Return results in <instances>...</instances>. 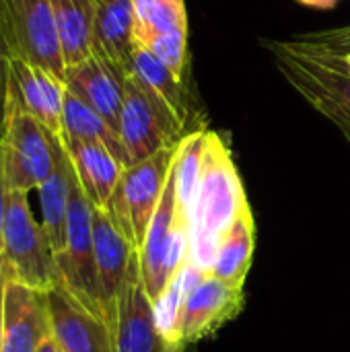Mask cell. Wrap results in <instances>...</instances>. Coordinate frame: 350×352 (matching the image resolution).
<instances>
[{"label":"cell","instance_id":"cell-27","mask_svg":"<svg viewBox=\"0 0 350 352\" xmlns=\"http://www.w3.org/2000/svg\"><path fill=\"white\" fill-rule=\"evenodd\" d=\"M291 39H295L299 43L314 45V47H318L326 54L338 56V58H347V54H350V25L340 27V29H328V31H311V33L295 35Z\"/></svg>","mask_w":350,"mask_h":352},{"label":"cell","instance_id":"cell-30","mask_svg":"<svg viewBox=\"0 0 350 352\" xmlns=\"http://www.w3.org/2000/svg\"><path fill=\"white\" fill-rule=\"evenodd\" d=\"M8 268L4 260L0 258V344H2V324H4V291H6V280H8Z\"/></svg>","mask_w":350,"mask_h":352},{"label":"cell","instance_id":"cell-18","mask_svg":"<svg viewBox=\"0 0 350 352\" xmlns=\"http://www.w3.org/2000/svg\"><path fill=\"white\" fill-rule=\"evenodd\" d=\"M124 82L126 76L95 54L68 68L64 76L66 89L91 105L118 134L124 103Z\"/></svg>","mask_w":350,"mask_h":352},{"label":"cell","instance_id":"cell-22","mask_svg":"<svg viewBox=\"0 0 350 352\" xmlns=\"http://www.w3.org/2000/svg\"><path fill=\"white\" fill-rule=\"evenodd\" d=\"M66 70L91 56L93 0H50Z\"/></svg>","mask_w":350,"mask_h":352},{"label":"cell","instance_id":"cell-28","mask_svg":"<svg viewBox=\"0 0 350 352\" xmlns=\"http://www.w3.org/2000/svg\"><path fill=\"white\" fill-rule=\"evenodd\" d=\"M8 58L10 50L0 33V134L6 124V78H8Z\"/></svg>","mask_w":350,"mask_h":352},{"label":"cell","instance_id":"cell-12","mask_svg":"<svg viewBox=\"0 0 350 352\" xmlns=\"http://www.w3.org/2000/svg\"><path fill=\"white\" fill-rule=\"evenodd\" d=\"M66 85L50 70L19 56L8 58L6 111L19 109L35 118L54 136H62Z\"/></svg>","mask_w":350,"mask_h":352},{"label":"cell","instance_id":"cell-7","mask_svg":"<svg viewBox=\"0 0 350 352\" xmlns=\"http://www.w3.org/2000/svg\"><path fill=\"white\" fill-rule=\"evenodd\" d=\"M62 287L89 311L105 320L93 243V204L85 196L76 173L70 186L66 245L56 256ZM107 322V320H105Z\"/></svg>","mask_w":350,"mask_h":352},{"label":"cell","instance_id":"cell-3","mask_svg":"<svg viewBox=\"0 0 350 352\" xmlns=\"http://www.w3.org/2000/svg\"><path fill=\"white\" fill-rule=\"evenodd\" d=\"M10 278L35 289L52 291L62 285L56 254L39 221H35L27 194L10 192L2 225V248Z\"/></svg>","mask_w":350,"mask_h":352},{"label":"cell","instance_id":"cell-19","mask_svg":"<svg viewBox=\"0 0 350 352\" xmlns=\"http://www.w3.org/2000/svg\"><path fill=\"white\" fill-rule=\"evenodd\" d=\"M62 146L72 163L76 179L93 204V208H105L113 190L126 169V165L103 144L85 142L74 138H60Z\"/></svg>","mask_w":350,"mask_h":352},{"label":"cell","instance_id":"cell-4","mask_svg":"<svg viewBox=\"0 0 350 352\" xmlns=\"http://www.w3.org/2000/svg\"><path fill=\"white\" fill-rule=\"evenodd\" d=\"M175 153L177 146H169L149 159L128 165L113 190V196L103 208L136 252L140 250L163 198Z\"/></svg>","mask_w":350,"mask_h":352},{"label":"cell","instance_id":"cell-25","mask_svg":"<svg viewBox=\"0 0 350 352\" xmlns=\"http://www.w3.org/2000/svg\"><path fill=\"white\" fill-rule=\"evenodd\" d=\"M134 35L138 43H146L161 33L188 29L184 0H134Z\"/></svg>","mask_w":350,"mask_h":352},{"label":"cell","instance_id":"cell-2","mask_svg":"<svg viewBox=\"0 0 350 352\" xmlns=\"http://www.w3.org/2000/svg\"><path fill=\"white\" fill-rule=\"evenodd\" d=\"M283 78L350 142V74L347 60L295 39H262Z\"/></svg>","mask_w":350,"mask_h":352},{"label":"cell","instance_id":"cell-9","mask_svg":"<svg viewBox=\"0 0 350 352\" xmlns=\"http://www.w3.org/2000/svg\"><path fill=\"white\" fill-rule=\"evenodd\" d=\"M0 33L10 50L64 80L66 64L50 0H0Z\"/></svg>","mask_w":350,"mask_h":352},{"label":"cell","instance_id":"cell-8","mask_svg":"<svg viewBox=\"0 0 350 352\" xmlns=\"http://www.w3.org/2000/svg\"><path fill=\"white\" fill-rule=\"evenodd\" d=\"M186 136L188 130L173 116V111L132 76H126L120 138L128 153L130 165L149 159L163 148L177 146Z\"/></svg>","mask_w":350,"mask_h":352},{"label":"cell","instance_id":"cell-17","mask_svg":"<svg viewBox=\"0 0 350 352\" xmlns=\"http://www.w3.org/2000/svg\"><path fill=\"white\" fill-rule=\"evenodd\" d=\"M134 27V0H93L91 54L128 76L136 45Z\"/></svg>","mask_w":350,"mask_h":352},{"label":"cell","instance_id":"cell-15","mask_svg":"<svg viewBox=\"0 0 350 352\" xmlns=\"http://www.w3.org/2000/svg\"><path fill=\"white\" fill-rule=\"evenodd\" d=\"M138 85L151 91L159 101H163L173 116L186 126L188 134L202 130L204 124L200 122V105L198 97L192 91L190 80H182L175 76L151 50L136 41L130 62V74Z\"/></svg>","mask_w":350,"mask_h":352},{"label":"cell","instance_id":"cell-24","mask_svg":"<svg viewBox=\"0 0 350 352\" xmlns=\"http://www.w3.org/2000/svg\"><path fill=\"white\" fill-rule=\"evenodd\" d=\"M206 134L208 130H196L188 134L179 144L173 161V182H175V194H177V206L179 210L190 219V206L196 194V186L202 171L204 151H206Z\"/></svg>","mask_w":350,"mask_h":352},{"label":"cell","instance_id":"cell-21","mask_svg":"<svg viewBox=\"0 0 350 352\" xmlns=\"http://www.w3.org/2000/svg\"><path fill=\"white\" fill-rule=\"evenodd\" d=\"M72 163L62 146L58 165L54 173L37 188L39 208H41V227L50 239L54 254L58 256L66 245V227H68V204H70V186H72Z\"/></svg>","mask_w":350,"mask_h":352},{"label":"cell","instance_id":"cell-29","mask_svg":"<svg viewBox=\"0 0 350 352\" xmlns=\"http://www.w3.org/2000/svg\"><path fill=\"white\" fill-rule=\"evenodd\" d=\"M8 184H6V173H4V159H2V142H0V248H2V225H4V214H6V200H8Z\"/></svg>","mask_w":350,"mask_h":352},{"label":"cell","instance_id":"cell-13","mask_svg":"<svg viewBox=\"0 0 350 352\" xmlns=\"http://www.w3.org/2000/svg\"><path fill=\"white\" fill-rule=\"evenodd\" d=\"M50 332L47 293L35 291L8 276L0 352H35Z\"/></svg>","mask_w":350,"mask_h":352},{"label":"cell","instance_id":"cell-1","mask_svg":"<svg viewBox=\"0 0 350 352\" xmlns=\"http://www.w3.org/2000/svg\"><path fill=\"white\" fill-rule=\"evenodd\" d=\"M245 208L250 202L229 142L208 130L202 171L190 206V262L210 272L223 235Z\"/></svg>","mask_w":350,"mask_h":352},{"label":"cell","instance_id":"cell-6","mask_svg":"<svg viewBox=\"0 0 350 352\" xmlns=\"http://www.w3.org/2000/svg\"><path fill=\"white\" fill-rule=\"evenodd\" d=\"M0 142L8 192H37L54 173L62 153V140L19 109L6 111Z\"/></svg>","mask_w":350,"mask_h":352},{"label":"cell","instance_id":"cell-32","mask_svg":"<svg viewBox=\"0 0 350 352\" xmlns=\"http://www.w3.org/2000/svg\"><path fill=\"white\" fill-rule=\"evenodd\" d=\"M299 2L301 4H307V6H314V8H332L340 0H299Z\"/></svg>","mask_w":350,"mask_h":352},{"label":"cell","instance_id":"cell-14","mask_svg":"<svg viewBox=\"0 0 350 352\" xmlns=\"http://www.w3.org/2000/svg\"><path fill=\"white\" fill-rule=\"evenodd\" d=\"M52 334L62 352H116L109 324L80 305L62 285L47 291Z\"/></svg>","mask_w":350,"mask_h":352},{"label":"cell","instance_id":"cell-10","mask_svg":"<svg viewBox=\"0 0 350 352\" xmlns=\"http://www.w3.org/2000/svg\"><path fill=\"white\" fill-rule=\"evenodd\" d=\"M109 330L116 352H167L173 346L159 328L155 301L140 274L138 254L134 256L116 299Z\"/></svg>","mask_w":350,"mask_h":352},{"label":"cell","instance_id":"cell-31","mask_svg":"<svg viewBox=\"0 0 350 352\" xmlns=\"http://www.w3.org/2000/svg\"><path fill=\"white\" fill-rule=\"evenodd\" d=\"M35 352H62V349H60L58 340L54 338V334L50 332V334L41 340V344L37 346V351Z\"/></svg>","mask_w":350,"mask_h":352},{"label":"cell","instance_id":"cell-5","mask_svg":"<svg viewBox=\"0 0 350 352\" xmlns=\"http://www.w3.org/2000/svg\"><path fill=\"white\" fill-rule=\"evenodd\" d=\"M190 260V219L177 206L173 167L159 202V208L149 225L146 237L138 250L140 274L153 301L167 289L171 278Z\"/></svg>","mask_w":350,"mask_h":352},{"label":"cell","instance_id":"cell-23","mask_svg":"<svg viewBox=\"0 0 350 352\" xmlns=\"http://www.w3.org/2000/svg\"><path fill=\"white\" fill-rule=\"evenodd\" d=\"M60 138H74L85 142H97L109 148L126 167L130 165L128 153L120 134L80 97L66 89L64 99V118H62V136Z\"/></svg>","mask_w":350,"mask_h":352},{"label":"cell","instance_id":"cell-34","mask_svg":"<svg viewBox=\"0 0 350 352\" xmlns=\"http://www.w3.org/2000/svg\"><path fill=\"white\" fill-rule=\"evenodd\" d=\"M344 60H347V72L350 74V54H347V58H344Z\"/></svg>","mask_w":350,"mask_h":352},{"label":"cell","instance_id":"cell-33","mask_svg":"<svg viewBox=\"0 0 350 352\" xmlns=\"http://www.w3.org/2000/svg\"><path fill=\"white\" fill-rule=\"evenodd\" d=\"M167 352H186V344H173Z\"/></svg>","mask_w":350,"mask_h":352},{"label":"cell","instance_id":"cell-11","mask_svg":"<svg viewBox=\"0 0 350 352\" xmlns=\"http://www.w3.org/2000/svg\"><path fill=\"white\" fill-rule=\"evenodd\" d=\"M243 301V287L208 274L182 299L175 324V344H192L212 336L241 314Z\"/></svg>","mask_w":350,"mask_h":352},{"label":"cell","instance_id":"cell-26","mask_svg":"<svg viewBox=\"0 0 350 352\" xmlns=\"http://www.w3.org/2000/svg\"><path fill=\"white\" fill-rule=\"evenodd\" d=\"M151 50L175 76L190 80V50H188V29L161 33L142 43Z\"/></svg>","mask_w":350,"mask_h":352},{"label":"cell","instance_id":"cell-20","mask_svg":"<svg viewBox=\"0 0 350 352\" xmlns=\"http://www.w3.org/2000/svg\"><path fill=\"white\" fill-rule=\"evenodd\" d=\"M254 252H256V223L250 206L233 221V225L223 235L215 260L210 264V274L231 285L243 287L254 262Z\"/></svg>","mask_w":350,"mask_h":352},{"label":"cell","instance_id":"cell-16","mask_svg":"<svg viewBox=\"0 0 350 352\" xmlns=\"http://www.w3.org/2000/svg\"><path fill=\"white\" fill-rule=\"evenodd\" d=\"M93 243H95V266L99 278V291L107 324L111 322L116 299L126 280L128 268L138 254L124 233L113 225L109 214L101 208H93Z\"/></svg>","mask_w":350,"mask_h":352}]
</instances>
